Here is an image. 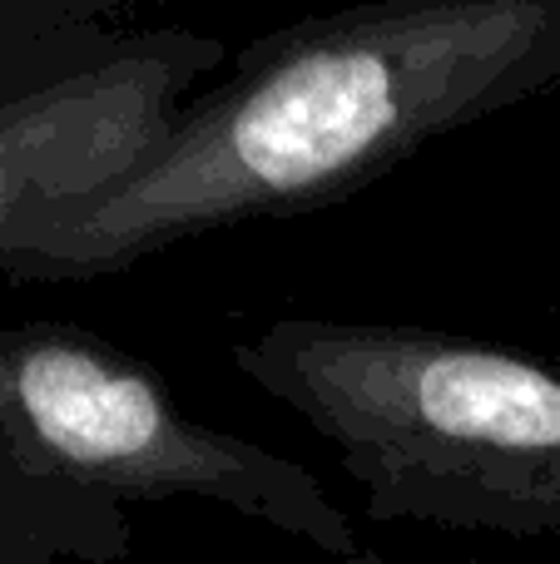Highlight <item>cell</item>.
Wrapping results in <instances>:
<instances>
[{"label": "cell", "instance_id": "cell-6", "mask_svg": "<svg viewBox=\"0 0 560 564\" xmlns=\"http://www.w3.org/2000/svg\"><path fill=\"white\" fill-rule=\"evenodd\" d=\"M333 564H407V560H383V555H363V550H357L353 560H333ZM462 564H486V560H462Z\"/></svg>", "mask_w": 560, "mask_h": 564}, {"label": "cell", "instance_id": "cell-3", "mask_svg": "<svg viewBox=\"0 0 560 564\" xmlns=\"http://www.w3.org/2000/svg\"><path fill=\"white\" fill-rule=\"evenodd\" d=\"M159 500H208L357 555L353 520L313 470L189 416L144 357L75 322L0 327V535L55 564H119L134 510Z\"/></svg>", "mask_w": 560, "mask_h": 564}, {"label": "cell", "instance_id": "cell-1", "mask_svg": "<svg viewBox=\"0 0 560 564\" xmlns=\"http://www.w3.org/2000/svg\"><path fill=\"white\" fill-rule=\"evenodd\" d=\"M560 89V0H377L254 40L119 184L40 214L10 282H95L254 218L357 198L427 144Z\"/></svg>", "mask_w": 560, "mask_h": 564}, {"label": "cell", "instance_id": "cell-5", "mask_svg": "<svg viewBox=\"0 0 560 564\" xmlns=\"http://www.w3.org/2000/svg\"><path fill=\"white\" fill-rule=\"evenodd\" d=\"M0 564H55V560L40 555L35 545H25V540H15V535H0Z\"/></svg>", "mask_w": 560, "mask_h": 564}, {"label": "cell", "instance_id": "cell-4", "mask_svg": "<svg viewBox=\"0 0 560 564\" xmlns=\"http://www.w3.org/2000/svg\"><path fill=\"white\" fill-rule=\"evenodd\" d=\"M228 65V40L139 25L105 59L0 109V258L25 224L105 194Z\"/></svg>", "mask_w": 560, "mask_h": 564}, {"label": "cell", "instance_id": "cell-2", "mask_svg": "<svg viewBox=\"0 0 560 564\" xmlns=\"http://www.w3.org/2000/svg\"><path fill=\"white\" fill-rule=\"evenodd\" d=\"M317 431L373 520L560 535V361L367 317H278L234 347Z\"/></svg>", "mask_w": 560, "mask_h": 564}]
</instances>
